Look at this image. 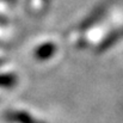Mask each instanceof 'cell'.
<instances>
[{
    "mask_svg": "<svg viewBox=\"0 0 123 123\" xmlns=\"http://www.w3.org/2000/svg\"><path fill=\"white\" fill-rule=\"evenodd\" d=\"M55 51V45L51 43H47L40 47L36 51V56L40 59H45V57H50V55Z\"/></svg>",
    "mask_w": 123,
    "mask_h": 123,
    "instance_id": "1",
    "label": "cell"
}]
</instances>
